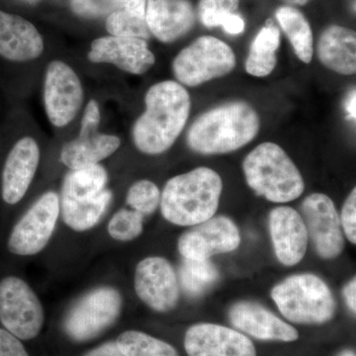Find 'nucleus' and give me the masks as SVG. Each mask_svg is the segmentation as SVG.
I'll return each mask as SVG.
<instances>
[{
  "instance_id": "1",
  "label": "nucleus",
  "mask_w": 356,
  "mask_h": 356,
  "mask_svg": "<svg viewBox=\"0 0 356 356\" xmlns=\"http://www.w3.org/2000/svg\"><path fill=\"white\" fill-rule=\"evenodd\" d=\"M146 110L133 127L136 147L146 154L170 149L185 127L191 112V96L182 84L165 81L147 90Z\"/></svg>"
},
{
  "instance_id": "2",
  "label": "nucleus",
  "mask_w": 356,
  "mask_h": 356,
  "mask_svg": "<svg viewBox=\"0 0 356 356\" xmlns=\"http://www.w3.org/2000/svg\"><path fill=\"white\" fill-rule=\"evenodd\" d=\"M222 191L221 177L209 168L177 175L161 193V215L175 226H195L216 214Z\"/></svg>"
},
{
  "instance_id": "3",
  "label": "nucleus",
  "mask_w": 356,
  "mask_h": 356,
  "mask_svg": "<svg viewBox=\"0 0 356 356\" xmlns=\"http://www.w3.org/2000/svg\"><path fill=\"white\" fill-rule=\"evenodd\" d=\"M259 125V114L248 103H227L205 112L194 122L187 144L201 154L231 153L252 142Z\"/></svg>"
},
{
  "instance_id": "4",
  "label": "nucleus",
  "mask_w": 356,
  "mask_h": 356,
  "mask_svg": "<svg viewBox=\"0 0 356 356\" xmlns=\"http://www.w3.org/2000/svg\"><path fill=\"white\" fill-rule=\"evenodd\" d=\"M243 170L248 186L270 202H290L305 189L297 166L274 143H264L250 152L243 161Z\"/></svg>"
},
{
  "instance_id": "5",
  "label": "nucleus",
  "mask_w": 356,
  "mask_h": 356,
  "mask_svg": "<svg viewBox=\"0 0 356 356\" xmlns=\"http://www.w3.org/2000/svg\"><path fill=\"white\" fill-rule=\"evenodd\" d=\"M108 172L102 165L70 170L60 193V217L76 228L88 229L102 221L113 192L107 188Z\"/></svg>"
},
{
  "instance_id": "6",
  "label": "nucleus",
  "mask_w": 356,
  "mask_h": 356,
  "mask_svg": "<svg viewBox=\"0 0 356 356\" xmlns=\"http://www.w3.org/2000/svg\"><path fill=\"white\" fill-rule=\"evenodd\" d=\"M271 297L280 313L295 324H325L337 311L331 289L311 273L289 276L273 288Z\"/></svg>"
},
{
  "instance_id": "7",
  "label": "nucleus",
  "mask_w": 356,
  "mask_h": 356,
  "mask_svg": "<svg viewBox=\"0 0 356 356\" xmlns=\"http://www.w3.org/2000/svg\"><path fill=\"white\" fill-rule=\"evenodd\" d=\"M124 299L113 285H98L83 293L65 314L64 331L76 343L99 337L120 318Z\"/></svg>"
},
{
  "instance_id": "8",
  "label": "nucleus",
  "mask_w": 356,
  "mask_h": 356,
  "mask_svg": "<svg viewBox=\"0 0 356 356\" xmlns=\"http://www.w3.org/2000/svg\"><path fill=\"white\" fill-rule=\"evenodd\" d=\"M44 309L28 281L18 275L0 280V325L22 341L37 339L43 331Z\"/></svg>"
},
{
  "instance_id": "9",
  "label": "nucleus",
  "mask_w": 356,
  "mask_h": 356,
  "mask_svg": "<svg viewBox=\"0 0 356 356\" xmlns=\"http://www.w3.org/2000/svg\"><path fill=\"white\" fill-rule=\"evenodd\" d=\"M60 221V194L44 192L13 225L7 236V250L15 257H36L48 247Z\"/></svg>"
},
{
  "instance_id": "10",
  "label": "nucleus",
  "mask_w": 356,
  "mask_h": 356,
  "mask_svg": "<svg viewBox=\"0 0 356 356\" xmlns=\"http://www.w3.org/2000/svg\"><path fill=\"white\" fill-rule=\"evenodd\" d=\"M235 67L231 47L213 36L199 37L178 54L172 64L177 81L191 88L227 76Z\"/></svg>"
},
{
  "instance_id": "11",
  "label": "nucleus",
  "mask_w": 356,
  "mask_h": 356,
  "mask_svg": "<svg viewBox=\"0 0 356 356\" xmlns=\"http://www.w3.org/2000/svg\"><path fill=\"white\" fill-rule=\"evenodd\" d=\"M134 289L145 305L158 313L173 310L179 301L177 273L165 257H147L137 264Z\"/></svg>"
},
{
  "instance_id": "12",
  "label": "nucleus",
  "mask_w": 356,
  "mask_h": 356,
  "mask_svg": "<svg viewBox=\"0 0 356 356\" xmlns=\"http://www.w3.org/2000/svg\"><path fill=\"white\" fill-rule=\"evenodd\" d=\"M83 102L81 81L69 65L54 60L47 67L44 102L47 116L56 127H65L74 120Z\"/></svg>"
},
{
  "instance_id": "13",
  "label": "nucleus",
  "mask_w": 356,
  "mask_h": 356,
  "mask_svg": "<svg viewBox=\"0 0 356 356\" xmlns=\"http://www.w3.org/2000/svg\"><path fill=\"white\" fill-rule=\"evenodd\" d=\"M240 243V231L233 220L218 216L184 232L177 248L184 259L206 261L214 255L234 252Z\"/></svg>"
},
{
  "instance_id": "14",
  "label": "nucleus",
  "mask_w": 356,
  "mask_h": 356,
  "mask_svg": "<svg viewBox=\"0 0 356 356\" xmlns=\"http://www.w3.org/2000/svg\"><path fill=\"white\" fill-rule=\"evenodd\" d=\"M301 210L309 238L318 254L325 259L339 257L344 248V238L332 199L325 194H311L302 203Z\"/></svg>"
},
{
  "instance_id": "15",
  "label": "nucleus",
  "mask_w": 356,
  "mask_h": 356,
  "mask_svg": "<svg viewBox=\"0 0 356 356\" xmlns=\"http://www.w3.org/2000/svg\"><path fill=\"white\" fill-rule=\"evenodd\" d=\"M188 356H257L252 341L242 332L216 324H196L185 332Z\"/></svg>"
},
{
  "instance_id": "16",
  "label": "nucleus",
  "mask_w": 356,
  "mask_h": 356,
  "mask_svg": "<svg viewBox=\"0 0 356 356\" xmlns=\"http://www.w3.org/2000/svg\"><path fill=\"white\" fill-rule=\"evenodd\" d=\"M39 145L30 137L16 142L4 163L1 175V198L7 205H16L24 198L39 168Z\"/></svg>"
},
{
  "instance_id": "17",
  "label": "nucleus",
  "mask_w": 356,
  "mask_h": 356,
  "mask_svg": "<svg viewBox=\"0 0 356 356\" xmlns=\"http://www.w3.org/2000/svg\"><path fill=\"white\" fill-rule=\"evenodd\" d=\"M89 60L113 64L124 72L143 74L156 63L146 40L132 37L107 36L91 43Z\"/></svg>"
},
{
  "instance_id": "18",
  "label": "nucleus",
  "mask_w": 356,
  "mask_h": 356,
  "mask_svg": "<svg viewBox=\"0 0 356 356\" xmlns=\"http://www.w3.org/2000/svg\"><path fill=\"white\" fill-rule=\"evenodd\" d=\"M269 232L274 252L281 264L296 266L306 254L309 236L303 218L287 206L274 208L269 214Z\"/></svg>"
},
{
  "instance_id": "19",
  "label": "nucleus",
  "mask_w": 356,
  "mask_h": 356,
  "mask_svg": "<svg viewBox=\"0 0 356 356\" xmlns=\"http://www.w3.org/2000/svg\"><path fill=\"white\" fill-rule=\"evenodd\" d=\"M229 318L236 329L261 341L290 343L299 337L298 332L291 325L254 302L235 304L229 309Z\"/></svg>"
},
{
  "instance_id": "20",
  "label": "nucleus",
  "mask_w": 356,
  "mask_h": 356,
  "mask_svg": "<svg viewBox=\"0 0 356 356\" xmlns=\"http://www.w3.org/2000/svg\"><path fill=\"white\" fill-rule=\"evenodd\" d=\"M195 10L189 0H147L146 22L151 35L172 43L195 24Z\"/></svg>"
},
{
  "instance_id": "21",
  "label": "nucleus",
  "mask_w": 356,
  "mask_h": 356,
  "mask_svg": "<svg viewBox=\"0 0 356 356\" xmlns=\"http://www.w3.org/2000/svg\"><path fill=\"white\" fill-rule=\"evenodd\" d=\"M44 51L43 37L29 21L0 11V56L13 62L35 60Z\"/></svg>"
},
{
  "instance_id": "22",
  "label": "nucleus",
  "mask_w": 356,
  "mask_h": 356,
  "mask_svg": "<svg viewBox=\"0 0 356 356\" xmlns=\"http://www.w3.org/2000/svg\"><path fill=\"white\" fill-rule=\"evenodd\" d=\"M318 57L327 69L343 76L356 72V34L350 28L332 25L318 38Z\"/></svg>"
},
{
  "instance_id": "23",
  "label": "nucleus",
  "mask_w": 356,
  "mask_h": 356,
  "mask_svg": "<svg viewBox=\"0 0 356 356\" xmlns=\"http://www.w3.org/2000/svg\"><path fill=\"white\" fill-rule=\"evenodd\" d=\"M121 140L113 135L89 134L79 135L63 147L60 161L70 170L99 165L120 147Z\"/></svg>"
},
{
  "instance_id": "24",
  "label": "nucleus",
  "mask_w": 356,
  "mask_h": 356,
  "mask_svg": "<svg viewBox=\"0 0 356 356\" xmlns=\"http://www.w3.org/2000/svg\"><path fill=\"white\" fill-rule=\"evenodd\" d=\"M280 46V31L273 20L266 21V24L257 33L248 53L245 70L248 74L257 77L269 76L275 69L276 51Z\"/></svg>"
},
{
  "instance_id": "25",
  "label": "nucleus",
  "mask_w": 356,
  "mask_h": 356,
  "mask_svg": "<svg viewBox=\"0 0 356 356\" xmlns=\"http://www.w3.org/2000/svg\"><path fill=\"white\" fill-rule=\"evenodd\" d=\"M275 17L297 57L305 64L311 63L314 53L313 32L305 15L296 7L284 6L276 10Z\"/></svg>"
},
{
  "instance_id": "26",
  "label": "nucleus",
  "mask_w": 356,
  "mask_h": 356,
  "mask_svg": "<svg viewBox=\"0 0 356 356\" xmlns=\"http://www.w3.org/2000/svg\"><path fill=\"white\" fill-rule=\"evenodd\" d=\"M115 343L124 356H179L172 344L134 330L121 332Z\"/></svg>"
},
{
  "instance_id": "27",
  "label": "nucleus",
  "mask_w": 356,
  "mask_h": 356,
  "mask_svg": "<svg viewBox=\"0 0 356 356\" xmlns=\"http://www.w3.org/2000/svg\"><path fill=\"white\" fill-rule=\"evenodd\" d=\"M177 277L179 285L187 294L197 297L216 283L219 271L209 259L194 261L184 259Z\"/></svg>"
},
{
  "instance_id": "28",
  "label": "nucleus",
  "mask_w": 356,
  "mask_h": 356,
  "mask_svg": "<svg viewBox=\"0 0 356 356\" xmlns=\"http://www.w3.org/2000/svg\"><path fill=\"white\" fill-rule=\"evenodd\" d=\"M145 217L130 208H121L107 221V235L117 243L137 240L144 232Z\"/></svg>"
},
{
  "instance_id": "29",
  "label": "nucleus",
  "mask_w": 356,
  "mask_h": 356,
  "mask_svg": "<svg viewBox=\"0 0 356 356\" xmlns=\"http://www.w3.org/2000/svg\"><path fill=\"white\" fill-rule=\"evenodd\" d=\"M126 203L130 209L144 217L149 216L159 207L161 191L151 180H139L129 188Z\"/></svg>"
},
{
  "instance_id": "30",
  "label": "nucleus",
  "mask_w": 356,
  "mask_h": 356,
  "mask_svg": "<svg viewBox=\"0 0 356 356\" xmlns=\"http://www.w3.org/2000/svg\"><path fill=\"white\" fill-rule=\"evenodd\" d=\"M106 29L111 36L132 37L144 40L151 37L146 19L135 17L122 8L110 14L107 17Z\"/></svg>"
},
{
  "instance_id": "31",
  "label": "nucleus",
  "mask_w": 356,
  "mask_h": 356,
  "mask_svg": "<svg viewBox=\"0 0 356 356\" xmlns=\"http://www.w3.org/2000/svg\"><path fill=\"white\" fill-rule=\"evenodd\" d=\"M238 8V6L231 0H199V19L207 28L222 27L227 18L236 13Z\"/></svg>"
},
{
  "instance_id": "32",
  "label": "nucleus",
  "mask_w": 356,
  "mask_h": 356,
  "mask_svg": "<svg viewBox=\"0 0 356 356\" xmlns=\"http://www.w3.org/2000/svg\"><path fill=\"white\" fill-rule=\"evenodd\" d=\"M70 7L76 15L86 18L109 16L122 8L121 0H70Z\"/></svg>"
},
{
  "instance_id": "33",
  "label": "nucleus",
  "mask_w": 356,
  "mask_h": 356,
  "mask_svg": "<svg viewBox=\"0 0 356 356\" xmlns=\"http://www.w3.org/2000/svg\"><path fill=\"white\" fill-rule=\"evenodd\" d=\"M341 228L346 238L353 245L356 243V189L350 192L341 209Z\"/></svg>"
},
{
  "instance_id": "34",
  "label": "nucleus",
  "mask_w": 356,
  "mask_h": 356,
  "mask_svg": "<svg viewBox=\"0 0 356 356\" xmlns=\"http://www.w3.org/2000/svg\"><path fill=\"white\" fill-rule=\"evenodd\" d=\"M0 356H30L21 339L0 327Z\"/></svg>"
},
{
  "instance_id": "35",
  "label": "nucleus",
  "mask_w": 356,
  "mask_h": 356,
  "mask_svg": "<svg viewBox=\"0 0 356 356\" xmlns=\"http://www.w3.org/2000/svg\"><path fill=\"white\" fill-rule=\"evenodd\" d=\"M100 123V110L95 100H90L84 110L79 135H89L97 133Z\"/></svg>"
},
{
  "instance_id": "36",
  "label": "nucleus",
  "mask_w": 356,
  "mask_h": 356,
  "mask_svg": "<svg viewBox=\"0 0 356 356\" xmlns=\"http://www.w3.org/2000/svg\"><path fill=\"white\" fill-rule=\"evenodd\" d=\"M147 0H121L122 9L135 16V17L146 19Z\"/></svg>"
},
{
  "instance_id": "37",
  "label": "nucleus",
  "mask_w": 356,
  "mask_h": 356,
  "mask_svg": "<svg viewBox=\"0 0 356 356\" xmlns=\"http://www.w3.org/2000/svg\"><path fill=\"white\" fill-rule=\"evenodd\" d=\"M245 26V20L243 19L242 16L235 13H232L227 18L224 24L222 25V28L225 32L228 33L229 35H238L243 32Z\"/></svg>"
},
{
  "instance_id": "38",
  "label": "nucleus",
  "mask_w": 356,
  "mask_h": 356,
  "mask_svg": "<svg viewBox=\"0 0 356 356\" xmlns=\"http://www.w3.org/2000/svg\"><path fill=\"white\" fill-rule=\"evenodd\" d=\"M84 356H124V355L119 350L115 341H112L96 346L86 353Z\"/></svg>"
},
{
  "instance_id": "39",
  "label": "nucleus",
  "mask_w": 356,
  "mask_h": 356,
  "mask_svg": "<svg viewBox=\"0 0 356 356\" xmlns=\"http://www.w3.org/2000/svg\"><path fill=\"white\" fill-rule=\"evenodd\" d=\"M343 297L346 298V304L348 308L355 314L356 312V280H351L346 287L343 288Z\"/></svg>"
},
{
  "instance_id": "40",
  "label": "nucleus",
  "mask_w": 356,
  "mask_h": 356,
  "mask_svg": "<svg viewBox=\"0 0 356 356\" xmlns=\"http://www.w3.org/2000/svg\"><path fill=\"white\" fill-rule=\"evenodd\" d=\"M355 106V89H353V90L350 91V95L346 97V103H344V107H346V112L348 113V118L353 119V120H355L356 117Z\"/></svg>"
},
{
  "instance_id": "41",
  "label": "nucleus",
  "mask_w": 356,
  "mask_h": 356,
  "mask_svg": "<svg viewBox=\"0 0 356 356\" xmlns=\"http://www.w3.org/2000/svg\"><path fill=\"white\" fill-rule=\"evenodd\" d=\"M287 6H304L311 2L312 0H283Z\"/></svg>"
},
{
  "instance_id": "42",
  "label": "nucleus",
  "mask_w": 356,
  "mask_h": 356,
  "mask_svg": "<svg viewBox=\"0 0 356 356\" xmlns=\"http://www.w3.org/2000/svg\"><path fill=\"white\" fill-rule=\"evenodd\" d=\"M339 356H355V353L351 350H344Z\"/></svg>"
},
{
  "instance_id": "43",
  "label": "nucleus",
  "mask_w": 356,
  "mask_h": 356,
  "mask_svg": "<svg viewBox=\"0 0 356 356\" xmlns=\"http://www.w3.org/2000/svg\"><path fill=\"white\" fill-rule=\"evenodd\" d=\"M232 2H234V3L238 4V6H240L241 0H231Z\"/></svg>"
},
{
  "instance_id": "44",
  "label": "nucleus",
  "mask_w": 356,
  "mask_h": 356,
  "mask_svg": "<svg viewBox=\"0 0 356 356\" xmlns=\"http://www.w3.org/2000/svg\"><path fill=\"white\" fill-rule=\"evenodd\" d=\"M27 1L31 2V3H33V2L38 1V0H27Z\"/></svg>"
}]
</instances>
